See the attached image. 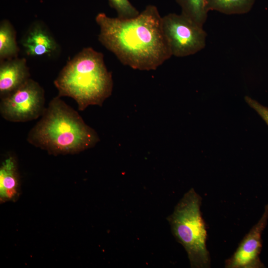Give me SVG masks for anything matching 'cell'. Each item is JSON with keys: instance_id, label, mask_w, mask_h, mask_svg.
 Returning <instances> with one entry per match:
<instances>
[{"instance_id": "8992f818", "label": "cell", "mask_w": 268, "mask_h": 268, "mask_svg": "<svg viewBox=\"0 0 268 268\" xmlns=\"http://www.w3.org/2000/svg\"><path fill=\"white\" fill-rule=\"evenodd\" d=\"M42 87L31 78L12 93L1 98L0 113L5 120L11 122H25L37 119L45 107Z\"/></svg>"}, {"instance_id": "9c48e42d", "label": "cell", "mask_w": 268, "mask_h": 268, "mask_svg": "<svg viewBox=\"0 0 268 268\" xmlns=\"http://www.w3.org/2000/svg\"><path fill=\"white\" fill-rule=\"evenodd\" d=\"M30 76L26 59L17 57L0 61V99L19 87L30 78Z\"/></svg>"}, {"instance_id": "52a82bcc", "label": "cell", "mask_w": 268, "mask_h": 268, "mask_svg": "<svg viewBox=\"0 0 268 268\" xmlns=\"http://www.w3.org/2000/svg\"><path fill=\"white\" fill-rule=\"evenodd\" d=\"M268 203L259 220L245 236L233 255L225 262L227 268H260L264 265L260 259L262 248V234L267 224Z\"/></svg>"}, {"instance_id": "4fadbf2b", "label": "cell", "mask_w": 268, "mask_h": 268, "mask_svg": "<svg viewBox=\"0 0 268 268\" xmlns=\"http://www.w3.org/2000/svg\"><path fill=\"white\" fill-rule=\"evenodd\" d=\"M181 8V13L199 25L206 21L208 11L206 0H176Z\"/></svg>"}, {"instance_id": "277c9868", "label": "cell", "mask_w": 268, "mask_h": 268, "mask_svg": "<svg viewBox=\"0 0 268 268\" xmlns=\"http://www.w3.org/2000/svg\"><path fill=\"white\" fill-rule=\"evenodd\" d=\"M201 197L193 188L180 200L167 217L173 235L185 249L191 268L210 266L206 248L207 231L201 211Z\"/></svg>"}, {"instance_id": "30bf717a", "label": "cell", "mask_w": 268, "mask_h": 268, "mask_svg": "<svg viewBox=\"0 0 268 268\" xmlns=\"http://www.w3.org/2000/svg\"><path fill=\"white\" fill-rule=\"evenodd\" d=\"M20 192V179L15 158L9 156L0 167V199L1 202L14 201Z\"/></svg>"}, {"instance_id": "8fae6325", "label": "cell", "mask_w": 268, "mask_h": 268, "mask_svg": "<svg viewBox=\"0 0 268 268\" xmlns=\"http://www.w3.org/2000/svg\"><path fill=\"white\" fill-rule=\"evenodd\" d=\"M19 51L14 27L8 20H2L0 23V61L17 57Z\"/></svg>"}, {"instance_id": "9a60e30c", "label": "cell", "mask_w": 268, "mask_h": 268, "mask_svg": "<svg viewBox=\"0 0 268 268\" xmlns=\"http://www.w3.org/2000/svg\"><path fill=\"white\" fill-rule=\"evenodd\" d=\"M245 100L246 103L258 113L268 125V108L249 96H246Z\"/></svg>"}, {"instance_id": "ba28073f", "label": "cell", "mask_w": 268, "mask_h": 268, "mask_svg": "<svg viewBox=\"0 0 268 268\" xmlns=\"http://www.w3.org/2000/svg\"><path fill=\"white\" fill-rule=\"evenodd\" d=\"M25 54L31 57H51L57 54L60 47L46 26L41 22H33L21 38Z\"/></svg>"}, {"instance_id": "6da1fadb", "label": "cell", "mask_w": 268, "mask_h": 268, "mask_svg": "<svg viewBox=\"0 0 268 268\" xmlns=\"http://www.w3.org/2000/svg\"><path fill=\"white\" fill-rule=\"evenodd\" d=\"M98 39L125 66L140 70H155L172 54L156 6L148 5L135 17L121 19L99 13Z\"/></svg>"}, {"instance_id": "3957f363", "label": "cell", "mask_w": 268, "mask_h": 268, "mask_svg": "<svg viewBox=\"0 0 268 268\" xmlns=\"http://www.w3.org/2000/svg\"><path fill=\"white\" fill-rule=\"evenodd\" d=\"M54 83L58 96L75 100L79 111L89 105L101 106L113 87L103 54L91 47L84 48L67 62Z\"/></svg>"}, {"instance_id": "7a4b0ae2", "label": "cell", "mask_w": 268, "mask_h": 268, "mask_svg": "<svg viewBox=\"0 0 268 268\" xmlns=\"http://www.w3.org/2000/svg\"><path fill=\"white\" fill-rule=\"evenodd\" d=\"M28 142L54 155L78 153L100 140L96 131L59 96L53 98L31 129Z\"/></svg>"}, {"instance_id": "5bb4252c", "label": "cell", "mask_w": 268, "mask_h": 268, "mask_svg": "<svg viewBox=\"0 0 268 268\" xmlns=\"http://www.w3.org/2000/svg\"><path fill=\"white\" fill-rule=\"evenodd\" d=\"M110 6L117 12L118 17L130 19L136 17L139 11L129 0H108Z\"/></svg>"}, {"instance_id": "7c38bea8", "label": "cell", "mask_w": 268, "mask_h": 268, "mask_svg": "<svg viewBox=\"0 0 268 268\" xmlns=\"http://www.w3.org/2000/svg\"><path fill=\"white\" fill-rule=\"evenodd\" d=\"M255 0H206L208 11L215 10L225 14H242L249 12Z\"/></svg>"}, {"instance_id": "5b68a950", "label": "cell", "mask_w": 268, "mask_h": 268, "mask_svg": "<svg viewBox=\"0 0 268 268\" xmlns=\"http://www.w3.org/2000/svg\"><path fill=\"white\" fill-rule=\"evenodd\" d=\"M163 31L172 56L185 57L204 48L207 34L201 26L181 13L162 17Z\"/></svg>"}]
</instances>
